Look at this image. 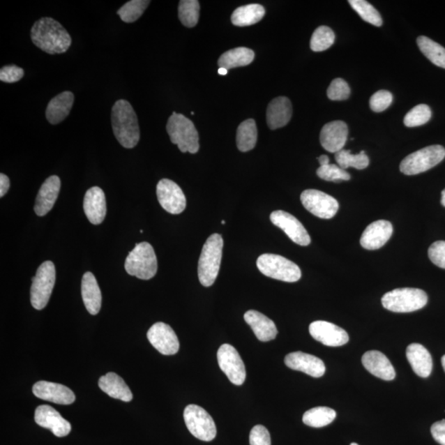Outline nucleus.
Listing matches in <instances>:
<instances>
[{
	"instance_id": "a19ab883",
	"label": "nucleus",
	"mask_w": 445,
	"mask_h": 445,
	"mask_svg": "<svg viewBox=\"0 0 445 445\" xmlns=\"http://www.w3.org/2000/svg\"><path fill=\"white\" fill-rule=\"evenodd\" d=\"M431 110L429 106L425 104H420L413 107L404 118V125L407 127H416L428 123L430 120Z\"/></svg>"
},
{
	"instance_id": "79ce46f5",
	"label": "nucleus",
	"mask_w": 445,
	"mask_h": 445,
	"mask_svg": "<svg viewBox=\"0 0 445 445\" xmlns=\"http://www.w3.org/2000/svg\"><path fill=\"white\" fill-rule=\"evenodd\" d=\"M317 175L322 180L335 181V183L351 179V175L346 170L335 165L320 166L319 169L317 170Z\"/></svg>"
},
{
	"instance_id": "b1692460",
	"label": "nucleus",
	"mask_w": 445,
	"mask_h": 445,
	"mask_svg": "<svg viewBox=\"0 0 445 445\" xmlns=\"http://www.w3.org/2000/svg\"><path fill=\"white\" fill-rule=\"evenodd\" d=\"M362 364L370 374L385 381H392L396 372L389 359L382 352L370 351L362 356Z\"/></svg>"
},
{
	"instance_id": "6e6d98bb",
	"label": "nucleus",
	"mask_w": 445,
	"mask_h": 445,
	"mask_svg": "<svg viewBox=\"0 0 445 445\" xmlns=\"http://www.w3.org/2000/svg\"><path fill=\"white\" fill-rule=\"evenodd\" d=\"M221 222H222V225H225V220H222Z\"/></svg>"
},
{
	"instance_id": "c03bdc74",
	"label": "nucleus",
	"mask_w": 445,
	"mask_h": 445,
	"mask_svg": "<svg viewBox=\"0 0 445 445\" xmlns=\"http://www.w3.org/2000/svg\"><path fill=\"white\" fill-rule=\"evenodd\" d=\"M393 103V94L387 90H379L373 94L370 100L372 111L382 112L389 108Z\"/></svg>"
},
{
	"instance_id": "20e7f679",
	"label": "nucleus",
	"mask_w": 445,
	"mask_h": 445,
	"mask_svg": "<svg viewBox=\"0 0 445 445\" xmlns=\"http://www.w3.org/2000/svg\"><path fill=\"white\" fill-rule=\"evenodd\" d=\"M167 133L171 142L179 146L181 152L197 153L199 151V134L193 122L175 112L167 124Z\"/></svg>"
},
{
	"instance_id": "09e8293b",
	"label": "nucleus",
	"mask_w": 445,
	"mask_h": 445,
	"mask_svg": "<svg viewBox=\"0 0 445 445\" xmlns=\"http://www.w3.org/2000/svg\"><path fill=\"white\" fill-rule=\"evenodd\" d=\"M430 431L435 442L439 444L445 445V420L435 422L431 426Z\"/></svg>"
},
{
	"instance_id": "4468645a",
	"label": "nucleus",
	"mask_w": 445,
	"mask_h": 445,
	"mask_svg": "<svg viewBox=\"0 0 445 445\" xmlns=\"http://www.w3.org/2000/svg\"><path fill=\"white\" fill-rule=\"evenodd\" d=\"M147 338L152 346L165 356L175 355L180 344L174 329L165 322H156L148 331Z\"/></svg>"
},
{
	"instance_id": "49530a36",
	"label": "nucleus",
	"mask_w": 445,
	"mask_h": 445,
	"mask_svg": "<svg viewBox=\"0 0 445 445\" xmlns=\"http://www.w3.org/2000/svg\"><path fill=\"white\" fill-rule=\"evenodd\" d=\"M249 442L250 445H271L269 431L261 425L254 426L250 432Z\"/></svg>"
},
{
	"instance_id": "0eeeda50",
	"label": "nucleus",
	"mask_w": 445,
	"mask_h": 445,
	"mask_svg": "<svg viewBox=\"0 0 445 445\" xmlns=\"http://www.w3.org/2000/svg\"><path fill=\"white\" fill-rule=\"evenodd\" d=\"M257 266L263 275L284 282H296L302 276L298 265L276 254H262L257 259Z\"/></svg>"
},
{
	"instance_id": "de8ad7c7",
	"label": "nucleus",
	"mask_w": 445,
	"mask_h": 445,
	"mask_svg": "<svg viewBox=\"0 0 445 445\" xmlns=\"http://www.w3.org/2000/svg\"><path fill=\"white\" fill-rule=\"evenodd\" d=\"M428 255L435 265L445 269V241H437L431 245Z\"/></svg>"
},
{
	"instance_id": "ea45409f",
	"label": "nucleus",
	"mask_w": 445,
	"mask_h": 445,
	"mask_svg": "<svg viewBox=\"0 0 445 445\" xmlns=\"http://www.w3.org/2000/svg\"><path fill=\"white\" fill-rule=\"evenodd\" d=\"M335 38L333 31L330 27L326 26L317 27L312 33L310 40L312 51L315 52L326 51L333 45Z\"/></svg>"
},
{
	"instance_id": "473e14b6",
	"label": "nucleus",
	"mask_w": 445,
	"mask_h": 445,
	"mask_svg": "<svg viewBox=\"0 0 445 445\" xmlns=\"http://www.w3.org/2000/svg\"><path fill=\"white\" fill-rule=\"evenodd\" d=\"M257 140V129L255 121L248 119L241 123L237 130L236 142L241 152H248L255 148Z\"/></svg>"
},
{
	"instance_id": "f8f14e48",
	"label": "nucleus",
	"mask_w": 445,
	"mask_h": 445,
	"mask_svg": "<svg viewBox=\"0 0 445 445\" xmlns=\"http://www.w3.org/2000/svg\"><path fill=\"white\" fill-rule=\"evenodd\" d=\"M218 363L220 370L228 377L230 382L242 385L246 379V368L239 354L233 346L224 344L217 352Z\"/></svg>"
},
{
	"instance_id": "9d476101",
	"label": "nucleus",
	"mask_w": 445,
	"mask_h": 445,
	"mask_svg": "<svg viewBox=\"0 0 445 445\" xmlns=\"http://www.w3.org/2000/svg\"><path fill=\"white\" fill-rule=\"evenodd\" d=\"M184 421L190 434L202 442H210L216 437L217 430L211 416L197 405H188L184 410Z\"/></svg>"
},
{
	"instance_id": "39448f33",
	"label": "nucleus",
	"mask_w": 445,
	"mask_h": 445,
	"mask_svg": "<svg viewBox=\"0 0 445 445\" xmlns=\"http://www.w3.org/2000/svg\"><path fill=\"white\" fill-rule=\"evenodd\" d=\"M125 269L140 280L152 279L157 273L158 262L151 245L146 242L136 244L126 259Z\"/></svg>"
},
{
	"instance_id": "f03ea898",
	"label": "nucleus",
	"mask_w": 445,
	"mask_h": 445,
	"mask_svg": "<svg viewBox=\"0 0 445 445\" xmlns=\"http://www.w3.org/2000/svg\"><path fill=\"white\" fill-rule=\"evenodd\" d=\"M112 125L115 137L122 146L133 149L140 138L138 118L131 104L118 100L112 109Z\"/></svg>"
},
{
	"instance_id": "f257e3e1",
	"label": "nucleus",
	"mask_w": 445,
	"mask_h": 445,
	"mask_svg": "<svg viewBox=\"0 0 445 445\" xmlns=\"http://www.w3.org/2000/svg\"><path fill=\"white\" fill-rule=\"evenodd\" d=\"M31 38L36 47L50 54L66 53L72 43L65 27L52 17L36 21L31 27Z\"/></svg>"
},
{
	"instance_id": "5701e85b",
	"label": "nucleus",
	"mask_w": 445,
	"mask_h": 445,
	"mask_svg": "<svg viewBox=\"0 0 445 445\" xmlns=\"http://www.w3.org/2000/svg\"><path fill=\"white\" fill-rule=\"evenodd\" d=\"M84 210L86 216L93 225L102 224L107 214L105 194L98 187L91 188L85 194Z\"/></svg>"
},
{
	"instance_id": "a878e982",
	"label": "nucleus",
	"mask_w": 445,
	"mask_h": 445,
	"mask_svg": "<svg viewBox=\"0 0 445 445\" xmlns=\"http://www.w3.org/2000/svg\"><path fill=\"white\" fill-rule=\"evenodd\" d=\"M244 320L251 326L254 334L261 342H270L276 339L278 333L275 322L260 312L248 311L244 315Z\"/></svg>"
},
{
	"instance_id": "864d4df0",
	"label": "nucleus",
	"mask_w": 445,
	"mask_h": 445,
	"mask_svg": "<svg viewBox=\"0 0 445 445\" xmlns=\"http://www.w3.org/2000/svg\"><path fill=\"white\" fill-rule=\"evenodd\" d=\"M442 204L445 207V189L442 192Z\"/></svg>"
},
{
	"instance_id": "9b49d317",
	"label": "nucleus",
	"mask_w": 445,
	"mask_h": 445,
	"mask_svg": "<svg viewBox=\"0 0 445 445\" xmlns=\"http://www.w3.org/2000/svg\"><path fill=\"white\" fill-rule=\"evenodd\" d=\"M304 208L321 219L329 220L337 214L339 204L329 195L315 189L304 190L301 196Z\"/></svg>"
},
{
	"instance_id": "dca6fc26",
	"label": "nucleus",
	"mask_w": 445,
	"mask_h": 445,
	"mask_svg": "<svg viewBox=\"0 0 445 445\" xmlns=\"http://www.w3.org/2000/svg\"><path fill=\"white\" fill-rule=\"evenodd\" d=\"M310 333L326 347H338L349 342V335L340 326L326 321H315L310 326Z\"/></svg>"
},
{
	"instance_id": "412c9836",
	"label": "nucleus",
	"mask_w": 445,
	"mask_h": 445,
	"mask_svg": "<svg viewBox=\"0 0 445 445\" xmlns=\"http://www.w3.org/2000/svg\"><path fill=\"white\" fill-rule=\"evenodd\" d=\"M393 228L387 220H377L367 227L361 238V245L367 250H377L384 246L391 238Z\"/></svg>"
},
{
	"instance_id": "c85d7f7f",
	"label": "nucleus",
	"mask_w": 445,
	"mask_h": 445,
	"mask_svg": "<svg viewBox=\"0 0 445 445\" xmlns=\"http://www.w3.org/2000/svg\"><path fill=\"white\" fill-rule=\"evenodd\" d=\"M82 298L90 315H97L102 306V293L93 273L86 272L82 279Z\"/></svg>"
},
{
	"instance_id": "4c0bfd02",
	"label": "nucleus",
	"mask_w": 445,
	"mask_h": 445,
	"mask_svg": "<svg viewBox=\"0 0 445 445\" xmlns=\"http://www.w3.org/2000/svg\"><path fill=\"white\" fill-rule=\"evenodd\" d=\"M149 3H151V1H148V0H131V1L125 3L117 11V15L126 24H131V22L138 20L142 16Z\"/></svg>"
},
{
	"instance_id": "a18cd8bd",
	"label": "nucleus",
	"mask_w": 445,
	"mask_h": 445,
	"mask_svg": "<svg viewBox=\"0 0 445 445\" xmlns=\"http://www.w3.org/2000/svg\"><path fill=\"white\" fill-rule=\"evenodd\" d=\"M24 70L15 65L3 66L0 70V80L3 83L13 84L24 78Z\"/></svg>"
},
{
	"instance_id": "2eb2a0df",
	"label": "nucleus",
	"mask_w": 445,
	"mask_h": 445,
	"mask_svg": "<svg viewBox=\"0 0 445 445\" xmlns=\"http://www.w3.org/2000/svg\"><path fill=\"white\" fill-rule=\"evenodd\" d=\"M270 219L272 224L282 229L294 243L301 246H308L310 244V234H308L301 222H299L294 216L283 211H276L271 213Z\"/></svg>"
},
{
	"instance_id": "2f4dec72",
	"label": "nucleus",
	"mask_w": 445,
	"mask_h": 445,
	"mask_svg": "<svg viewBox=\"0 0 445 445\" xmlns=\"http://www.w3.org/2000/svg\"><path fill=\"white\" fill-rule=\"evenodd\" d=\"M255 54L252 50L246 47H239L229 50L225 52L218 61L220 68H225L226 70L233 69V68L247 66L251 63Z\"/></svg>"
},
{
	"instance_id": "aec40b11",
	"label": "nucleus",
	"mask_w": 445,
	"mask_h": 445,
	"mask_svg": "<svg viewBox=\"0 0 445 445\" xmlns=\"http://www.w3.org/2000/svg\"><path fill=\"white\" fill-rule=\"evenodd\" d=\"M285 363L289 369L301 371L313 378H320L326 371L324 363L319 358L301 352L289 354L285 358Z\"/></svg>"
},
{
	"instance_id": "e433bc0d",
	"label": "nucleus",
	"mask_w": 445,
	"mask_h": 445,
	"mask_svg": "<svg viewBox=\"0 0 445 445\" xmlns=\"http://www.w3.org/2000/svg\"><path fill=\"white\" fill-rule=\"evenodd\" d=\"M349 3L363 20L376 27L383 25V20L380 13L369 2L365 1V0H349Z\"/></svg>"
},
{
	"instance_id": "a211bd4d",
	"label": "nucleus",
	"mask_w": 445,
	"mask_h": 445,
	"mask_svg": "<svg viewBox=\"0 0 445 445\" xmlns=\"http://www.w3.org/2000/svg\"><path fill=\"white\" fill-rule=\"evenodd\" d=\"M33 393L36 398L61 405H70L75 401V395L66 386L39 381L33 385Z\"/></svg>"
},
{
	"instance_id": "7ed1b4c3",
	"label": "nucleus",
	"mask_w": 445,
	"mask_h": 445,
	"mask_svg": "<svg viewBox=\"0 0 445 445\" xmlns=\"http://www.w3.org/2000/svg\"><path fill=\"white\" fill-rule=\"evenodd\" d=\"M222 246L224 241L218 234L211 235L204 245L198 262V277L199 282L205 287L214 284L219 275Z\"/></svg>"
},
{
	"instance_id": "c9c22d12",
	"label": "nucleus",
	"mask_w": 445,
	"mask_h": 445,
	"mask_svg": "<svg viewBox=\"0 0 445 445\" xmlns=\"http://www.w3.org/2000/svg\"><path fill=\"white\" fill-rule=\"evenodd\" d=\"M335 160L338 165L342 169H347L348 167H355L358 170L366 169L370 165L369 157L365 151H361L357 154H352L351 151L347 149H342L335 153Z\"/></svg>"
},
{
	"instance_id": "4d7b16f0",
	"label": "nucleus",
	"mask_w": 445,
	"mask_h": 445,
	"mask_svg": "<svg viewBox=\"0 0 445 445\" xmlns=\"http://www.w3.org/2000/svg\"><path fill=\"white\" fill-rule=\"evenodd\" d=\"M351 445H359V444H357L356 443H352Z\"/></svg>"
},
{
	"instance_id": "7c9ffc66",
	"label": "nucleus",
	"mask_w": 445,
	"mask_h": 445,
	"mask_svg": "<svg viewBox=\"0 0 445 445\" xmlns=\"http://www.w3.org/2000/svg\"><path fill=\"white\" fill-rule=\"evenodd\" d=\"M265 13V8L261 4H248L235 9L231 16L232 24L238 27L251 26L260 22Z\"/></svg>"
},
{
	"instance_id": "f704fd0d",
	"label": "nucleus",
	"mask_w": 445,
	"mask_h": 445,
	"mask_svg": "<svg viewBox=\"0 0 445 445\" xmlns=\"http://www.w3.org/2000/svg\"><path fill=\"white\" fill-rule=\"evenodd\" d=\"M417 45L428 60L434 65L445 69V48L442 45L425 36H421L417 38Z\"/></svg>"
},
{
	"instance_id": "5fc2aeb1",
	"label": "nucleus",
	"mask_w": 445,
	"mask_h": 445,
	"mask_svg": "<svg viewBox=\"0 0 445 445\" xmlns=\"http://www.w3.org/2000/svg\"><path fill=\"white\" fill-rule=\"evenodd\" d=\"M442 366L444 368V370L445 372V355L442 359Z\"/></svg>"
},
{
	"instance_id": "c756f323",
	"label": "nucleus",
	"mask_w": 445,
	"mask_h": 445,
	"mask_svg": "<svg viewBox=\"0 0 445 445\" xmlns=\"http://www.w3.org/2000/svg\"><path fill=\"white\" fill-rule=\"evenodd\" d=\"M99 388L109 396L128 402L133 400V394L125 381L115 373H107L98 381Z\"/></svg>"
},
{
	"instance_id": "3c124183",
	"label": "nucleus",
	"mask_w": 445,
	"mask_h": 445,
	"mask_svg": "<svg viewBox=\"0 0 445 445\" xmlns=\"http://www.w3.org/2000/svg\"><path fill=\"white\" fill-rule=\"evenodd\" d=\"M319 162L320 163V166H326L330 165V160L328 156H325V154H324V156H321L319 158Z\"/></svg>"
},
{
	"instance_id": "603ef678",
	"label": "nucleus",
	"mask_w": 445,
	"mask_h": 445,
	"mask_svg": "<svg viewBox=\"0 0 445 445\" xmlns=\"http://www.w3.org/2000/svg\"><path fill=\"white\" fill-rule=\"evenodd\" d=\"M218 73H219L220 75H226L228 74V70L225 69V68H220V69L218 70Z\"/></svg>"
},
{
	"instance_id": "72a5a7b5",
	"label": "nucleus",
	"mask_w": 445,
	"mask_h": 445,
	"mask_svg": "<svg viewBox=\"0 0 445 445\" xmlns=\"http://www.w3.org/2000/svg\"><path fill=\"white\" fill-rule=\"evenodd\" d=\"M335 417H337V413L331 408L317 407L304 413L303 422L310 428H321L331 424Z\"/></svg>"
},
{
	"instance_id": "423d86ee",
	"label": "nucleus",
	"mask_w": 445,
	"mask_h": 445,
	"mask_svg": "<svg viewBox=\"0 0 445 445\" xmlns=\"http://www.w3.org/2000/svg\"><path fill=\"white\" fill-rule=\"evenodd\" d=\"M428 302V294L416 288H400L384 295L383 306L394 312H412L424 308Z\"/></svg>"
},
{
	"instance_id": "6e6552de",
	"label": "nucleus",
	"mask_w": 445,
	"mask_h": 445,
	"mask_svg": "<svg viewBox=\"0 0 445 445\" xmlns=\"http://www.w3.org/2000/svg\"><path fill=\"white\" fill-rule=\"evenodd\" d=\"M56 277V268L51 261L43 262L36 271L31 287V303L36 310H42L47 306Z\"/></svg>"
},
{
	"instance_id": "f3484780",
	"label": "nucleus",
	"mask_w": 445,
	"mask_h": 445,
	"mask_svg": "<svg viewBox=\"0 0 445 445\" xmlns=\"http://www.w3.org/2000/svg\"><path fill=\"white\" fill-rule=\"evenodd\" d=\"M36 423L45 429H48L57 437H65L70 433L71 425L63 419L54 408L42 405L35 411Z\"/></svg>"
},
{
	"instance_id": "8fccbe9b",
	"label": "nucleus",
	"mask_w": 445,
	"mask_h": 445,
	"mask_svg": "<svg viewBox=\"0 0 445 445\" xmlns=\"http://www.w3.org/2000/svg\"><path fill=\"white\" fill-rule=\"evenodd\" d=\"M9 188H10V180L6 174H0V197L6 196Z\"/></svg>"
},
{
	"instance_id": "cd10ccee",
	"label": "nucleus",
	"mask_w": 445,
	"mask_h": 445,
	"mask_svg": "<svg viewBox=\"0 0 445 445\" xmlns=\"http://www.w3.org/2000/svg\"><path fill=\"white\" fill-rule=\"evenodd\" d=\"M74 102L75 95L70 91H66L53 98L45 111V116L50 123L57 125L65 120L70 115Z\"/></svg>"
},
{
	"instance_id": "393cba45",
	"label": "nucleus",
	"mask_w": 445,
	"mask_h": 445,
	"mask_svg": "<svg viewBox=\"0 0 445 445\" xmlns=\"http://www.w3.org/2000/svg\"><path fill=\"white\" fill-rule=\"evenodd\" d=\"M292 105L289 99L278 97L272 100L267 107L266 121L271 130H276L289 123L292 116Z\"/></svg>"
},
{
	"instance_id": "37998d69",
	"label": "nucleus",
	"mask_w": 445,
	"mask_h": 445,
	"mask_svg": "<svg viewBox=\"0 0 445 445\" xmlns=\"http://www.w3.org/2000/svg\"><path fill=\"white\" fill-rule=\"evenodd\" d=\"M351 95V89L342 79H335L331 82L328 89V97L333 101H344Z\"/></svg>"
},
{
	"instance_id": "bb28decb",
	"label": "nucleus",
	"mask_w": 445,
	"mask_h": 445,
	"mask_svg": "<svg viewBox=\"0 0 445 445\" xmlns=\"http://www.w3.org/2000/svg\"><path fill=\"white\" fill-rule=\"evenodd\" d=\"M408 362L415 373L421 378H428L432 372L433 361L428 349L418 343L411 344L407 348Z\"/></svg>"
},
{
	"instance_id": "4be33fe9",
	"label": "nucleus",
	"mask_w": 445,
	"mask_h": 445,
	"mask_svg": "<svg viewBox=\"0 0 445 445\" xmlns=\"http://www.w3.org/2000/svg\"><path fill=\"white\" fill-rule=\"evenodd\" d=\"M61 179L57 176H51L40 187L36 199L34 211L38 216H44L52 211L60 193Z\"/></svg>"
},
{
	"instance_id": "58836bf2",
	"label": "nucleus",
	"mask_w": 445,
	"mask_h": 445,
	"mask_svg": "<svg viewBox=\"0 0 445 445\" xmlns=\"http://www.w3.org/2000/svg\"><path fill=\"white\" fill-rule=\"evenodd\" d=\"M179 20L185 27L197 26L199 17V3L197 0H181L179 6Z\"/></svg>"
},
{
	"instance_id": "1a4fd4ad",
	"label": "nucleus",
	"mask_w": 445,
	"mask_h": 445,
	"mask_svg": "<svg viewBox=\"0 0 445 445\" xmlns=\"http://www.w3.org/2000/svg\"><path fill=\"white\" fill-rule=\"evenodd\" d=\"M444 158L445 149L442 145H431L404 158L400 165V171L408 176L419 174L432 169Z\"/></svg>"
},
{
	"instance_id": "ddd939ff",
	"label": "nucleus",
	"mask_w": 445,
	"mask_h": 445,
	"mask_svg": "<svg viewBox=\"0 0 445 445\" xmlns=\"http://www.w3.org/2000/svg\"><path fill=\"white\" fill-rule=\"evenodd\" d=\"M157 197L161 206L172 215H179L187 206L183 190L169 179H162L157 185Z\"/></svg>"
},
{
	"instance_id": "6ab92c4d",
	"label": "nucleus",
	"mask_w": 445,
	"mask_h": 445,
	"mask_svg": "<svg viewBox=\"0 0 445 445\" xmlns=\"http://www.w3.org/2000/svg\"><path fill=\"white\" fill-rule=\"evenodd\" d=\"M348 126L342 121H331L321 130L320 142L326 151L337 153L342 151L348 138Z\"/></svg>"
}]
</instances>
